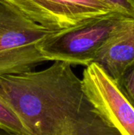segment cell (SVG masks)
<instances>
[{"label": "cell", "instance_id": "52a82bcc", "mask_svg": "<svg viewBox=\"0 0 134 135\" xmlns=\"http://www.w3.org/2000/svg\"><path fill=\"white\" fill-rule=\"evenodd\" d=\"M0 128L20 135H31L12 109L0 99Z\"/></svg>", "mask_w": 134, "mask_h": 135}, {"label": "cell", "instance_id": "6da1fadb", "mask_svg": "<svg viewBox=\"0 0 134 135\" xmlns=\"http://www.w3.org/2000/svg\"><path fill=\"white\" fill-rule=\"evenodd\" d=\"M0 99L31 135H121L89 100L66 62L0 76Z\"/></svg>", "mask_w": 134, "mask_h": 135}, {"label": "cell", "instance_id": "ba28073f", "mask_svg": "<svg viewBox=\"0 0 134 135\" xmlns=\"http://www.w3.org/2000/svg\"><path fill=\"white\" fill-rule=\"evenodd\" d=\"M116 83L122 93L134 108V64L125 70Z\"/></svg>", "mask_w": 134, "mask_h": 135}, {"label": "cell", "instance_id": "277c9868", "mask_svg": "<svg viewBox=\"0 0 134 135\" xmlns=\"http://www.w3.org/2000/svg\"><path fill=\"white\" fill-rule=\"evenodd\" d=\"M51 32L120 13L100 0H0ZM121 14V13H120Z\"/></svg>", "mask_w": 134, "mask_h": 135}, {"label": "cell", "instance_id": "7a4b0ae2", "mask_svg": "<svg viewBox=\"0 0 134 135\" xmlns=\"http://www.w3.org/2000/svg\"><path fill=\"white\" fill-rule=\"evenodd\" d=\"M53 32L0 2V76L34 70L47 62L39 44Z\"/></svg>", "mask_w": 134, "mask_h": 135}, {"label": "cell", "instance_id": "8992f818", "mask_svg": "<svg viewBox=\"0 0 134 135\" xmlns=\"http://www.w3.org/2000/svg\"><path fill=\"white\" fill-rule=\"evenodd\" d=\"M93 62L99 64L117 81L134 64V17H123L99 48Z\"/></svg>", "mask_w": 134, "mask_h": 135}, {"label": "cell", "instance_id": "9c48e42d", "mask_svg": "<svg viewBox=\"0 0 134 135\" xmlns=\"http://www.w3.org/2000/svg\"><path fill=\"white\" fill-rule=\"evenodd\" d=\"M115 9L121 14L134 17V0H100Z\"/></svg>", "mask_w": 134, "mask_h": 135}, {"label": "cell", "instance_id": "3957f363", "mask_svg": "<svg viewBox=\"0 0 134 135\" xmlns=\"http://www.w3.org/2000/svg\"><path fill=\"white\" fill-rule=\"evenodd\" d=\"M120 13L98 17L78 26L53 32L39 44L47 61H63L71 66H87L118 23Z\"/></svg>", "mask_w": 134, "mask_h": 135}, {"label": "cell", "instance_id": "30bf717a", "mask_svg": "<svg viewBox=\"0 0 134 135\" xmlns=\"http://www.w3.org/2000/svg\"><path fill=\"white\" fill-rule=\"evenodd\" d=\"M0 135H20L16 134V133H13V132H11L9 131H6V130H4V129H2L0 128Z\"/></svg>", "mask_w": 134, "mask_h": 135}, {"label": "cell", "instance_id": "5b68a950", "mask_svg": "<svg viewBox=\"0 0 134 135\" xmlns=\"http://www.w3.org/2000/svg\"><path fill=\"white\" fill-rule=\"evenodd\" d=\"M85 93L121 135H134V108L117 83L96 62L85 66L81 79Z\"/></svg>", "mask_w": 134, "mask_h": 135}]
</instances>
